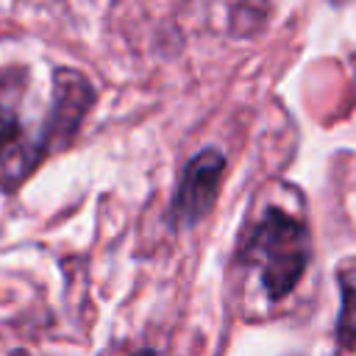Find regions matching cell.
<instances>
[{"label": "cell", "instance_id": "obj_1", "mask_svg": "<svg viewBox=\"0 0 356 356\" xmlns=\"http://www.w3.org/2000/svg\"><path fill=\"white\" fill-rule=\"evenodd\" d=\"M312 259L309 225L281 206H267L239 245V264L250 267L270 300H284Z\"/></svg>", "mask_w": 356, "mask_h": 356}, {"label": "cell", "instance_id": "obj_5", "mask_svg": "<svg viewBox=\"0 0 356 356\" xmlns=\"http://www.w3.org/2000/svg\"><path fill=\"white\" fill-rule=\"evenodd\" d=\"M134 356H156L153 350H139V353H134Z\"/></svg>", "mask_w": 356, "mask_h": 356}, {"label": "cell", "instance_id": "obj_3", "mask_svg": "<svg viewBox=\"0 0 356 356\" xmlns=\"http://www.w3.org/2000/svg\"><path fill=\"white\" fill-rule=\"evenodd\" d=\"M222 175H225V156L217 147H203L184 164L167 214L175 231L195 228L214 209V200L222 186Z\"/></svg>", "mask_w": 356, "mask_h": 356}, {"label": "cell", "instance_id": "obj_4", "mask_svg": "<svg viewBox=\"0 0 356 356\" xmlns=\"http://www.w3.org/2000/svg\"><path fill=\"white\" fill-rule=\"evenodd\" d=\"M339 314H337V342L339 348L356 353V267L339 270Z\"/></svg>", "mask_w": 356, "mask_h": 356}, {"label": "cell", "instance_id": "obj_2", "mask_svg": "<svg viewBox=\"0 0 356 356\" xmlns=\"http://www.w3.org/2000/svg\"><path fill=\"white\" fill-rule=\"evenodd\" d=\"M95 100H97V92L83 72L70 67H58L53 72V100L36 134V142L44 159L72 145Z\"/></svg>", "mask_w": 356, "mask_h": 356}]
</instances>
